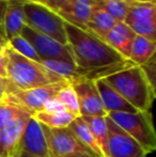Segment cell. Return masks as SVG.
I'll use <instances>...</instances> for the list:
<instances>
[{
	"mask_svg": "<svg viewBox=\"0 0 156 157\" xmlns=\"http://www.w3.org/2000/svg\"><path fill=\"white\" fill-rule=\"evenodd\" d=\"M125 18L135 21H156V6L152 2H131Z\"/></svg>",
	"mask_w": 156,
	"mask_h": 157,
	"instance_id": "obj_23",
	"label": "cell"
},
{
	"mask_svg": "<svg viewBox=\"0 0 156 157\" xmlns=\"http://www.w3.org/2000/svg\"><path fill=\"white\" fill-rule=\"evenodd\" d=\"M67 83H70V81L62 80L29 90H18L11 83L10 90L6 96L4 97V101L15 104L23 110L33 114L38 111H41L46 101L55 98L58 92Z\"/></svg>",
	"mask_w": 156,
	"mask_h": 157,
	"instance_id": "obj_6",
	"label": "cell"
},
{
	"mask_svg": "<svg viewBox=\"0 0 156 157\" xmlns=\"http://www.w3.org/2000/svg\"><path fill=\"white\" fill-rule=\"evenodd\" d=\"M23 9L25 25L63 45H67L65 21L55 11L39 1H24Z\"/></svg>",
	"mask_w": 156,
	"mask_h": 157,
	"instance_id": "obj_4",
	"label": "cell"
},
{
	"mask_svg": "<svg viewBox=\"0 0 156 157\" xmlns=\"http://www.w3.org/2000/svg\"><path fill=\"white\" fill-rule=\"evenodd\" d=\"M18 151L36 157H50L43 126L32 116L26 123L23 136L19 141Z\"/></svg>",
	"mask_w": 156,
	"mask_h": 157,
	"instance_id": "obj_11",
	"label": "cell"
},
{
	"mask_svg": "<svg viewBox=\"0 0 156 157\" xmlns=\"http://www.w3.org/2000/svg\"><path fill=\"white\" fill-rule=\"evenodd\" d=\"M6 42H8V41H0V50L3 49L4 46L6 45Z\"/></svg>",
	"mask_w": 156,
	"mask_h": 157,
	"instance_id": "obj_37",
	"label": "cell"
},
{
	"mask_svg": "<svg viewBox=\"0 0 156 157\" xmlns=\"http://www.w3.org/2000/svg\"><path fill=\"white\" fill-rule=\"evenodd\" d=\"M34 1H39V2H43V0H34Z\"/></svg>",
	"mask_w": 156,
	"mask_h": 157,
	"instance_id": "obj_41",
	"label": "cell"
},
{
	"mask_svg": "<svg viewBox=\"0 0 156 157\" xmlns=\"http://www.w3.org/2000/svg\"><path fill=\"white\" fill-rule=\"evenodd\" d=\"M70 0H43V3L45 4V6H47L49 9H51L52 11L57 12L59 9H61Z\"/></svg>",
	"mask_w": 156,
	"mask_h": 157,
	"instance_id": "obj_31",
	"label": "cell"
},
{
	"mask_svg": "<svg viewBox=\"0 0 156 157\" xmlns=\"http://www.w3.org/2000/svg\"><path fill=\"white\" fill-rule=\"evenodd\" d=\"M142 70L144 71L146 77L151 81L153 86L155 87V57H153L150 61H148L146 64L141 65Z\"/></svg>",
	"mask_w": 156,
	"mask_h": 157,
	"instance_id": "obj_30",
	"label": "cell"
},
{
	"mask_svg": "<svg viewBox=\"0 0 156 157\" xmlns=\"http://www.w3.org/2000/svg\"><path fill=\"white\" fill-rule=\"evenodd\" d=\"M135 35V32L124 21H118L115 27L105 35L103 41L125 60H128Z\"/></svg>",
	"mask_w": 156,
	"mask_h": 157,
	"instance_id": "obj_14",
	"label": "cell"
},
{
	"mask_svg": "<svg viewBox=\"0 0 156 157\" xmlns=\"http://www.w3.org/2000/svg\"><path fill=\"white\" fill-rule=\"evenodd\" d=\"M0 77L6 78V55L4 48L0 50Z\"/></svg>",
	"mask_w": 156,
	"mask_h": 157,
	"instance_id": "obj_33",
	"label": "cell"
},
{
	"mask_svg": "<svg viewBox=\"0 0 156 157\" xmlns=\"http://www.w3.org/2000/svg\"><path fill=\"white\" fill-rule=\"evenodd\" d=\"M14 157H36V156H32V155H30V154L25 153V152L18 151V152H17V153L14 155Z\"/></svg>",
	"mask_w": 156,
	"mask_h": 157,
	"instance_id": "obj_35",
	"label": "cell"
},
{
	"mask_svg": "<svg viewBox=\"0 0 156 157\" xmlns=\"http://www.w3.org/2000/svg\"><path fill=\"white\" fill-rule=\"evenodd\" d=\"M4 1H6V0H4Z\"/></svg>",
	"mask_w": 156,
	"mask_h": 157,
	"instance_id": "obj_43",
	"label": "cell"
},
{
	"mask_svg": "<svg viewBox=\"0 0 156 157\" xmlns=\"http://www.w3.org/2000/svg\"><path fill=\"white\" fill-rule=\"evenodd\" d=\"M11 87V82L8 78H2L0 77V101H3L6 96L9 90Z\"/></svg>",
	"mask_w": 156,
	"mask_h": 157,
	"instance_id": "obj_32",
	"label": "cell"
},
{
	"mask_svg": "<svg viewBox=\"0 0 156 157\" xmlns=\"http://www.w3.org/2000/svg\"><path fill=\"white\" fill-rule=\"evenodd\" d=\"M43 130L47 141L50 157H95L87 147H85L78 140L77 137L69 129V127L48 128L43 126Z\"/></svg>",
	"mask_w": 156,
	"mask_h": 157,
	"instance_id": "obj_7",
	"label": "cell"
},
{
	"mask_svg": "<svg viewBox=\"0 0 156 157\" xmlns=\"http://www.w3.org/2000/svg\"><path fill=\"white\" fill-rule=\"evenodd\" d=\"M117 23L118 21L104 9L94 4L90 17L87 21V25H86V31L92 33L98 39L103 40Z\"/></svg>",
	"mask_w": 156,
	"mask_h": 157,
	"instance_id": "obj_17",
	"label": "cell"
},
{
	"mask_svg": "<svg viewBox=\"0 0 156 157\" xmlns=\"http://www.w3.org/2000/svg\"><path fill=\"white\" fill-rule=\"evenodd\" d=\"M74 157H90V156H74Z\"/></svg>",
	"mask_w": 156,
	"mask_h": 157,
	"instance_id": "obj_40",
	"label": "cell"
},
{
	"mask_svg": "<svg viewBox=\"0 0 156 157\" xmlns=\"http://www.w3.org/2000/svg\"><path fill=\"white\" fill-rule=\"evenodd\" d=\"M25 110L8 101H0V129L12 122Z\"/></svg>",
	"mask_w": 156,
	"mask_h": 157,
	"instance_id": "obj_28",
	"label": "cell"
},
{
	"mask_svg": "<svg viewBox=\"0 0 156 157\" xmlns=\"http://www.w3.org/2000/svg\"><path fill=\"white\" fill-rule=\"evenodd\" d=\"M93 6L94 0H70L56 13L65 23L86 30Z\"/></svg>",
	"mask_w": 156,
	"mask_h": 157,
	"instance_id": "obj_13",
	"label": "cell"
},
{
	"mask_svg": "<svg viewBox=\"0 0 156 157\" xmlns=\"http://www.w3.org/2000/svg\"><path fill=\"white\" fill-rule=\"evenodd\" d=\"M24 1H34V0H24Z\"/></svg>",
	"mask_w": 156,
	"mask_h": 157,
	"instance_id": "obj_42",
	"label": "cell"
},
{
	"mask_svg": "<svg viewBox=\"0 0 156 157\" xmlns=\"http://www.w3.org/2000/svg\"><path fill=\"white\" fill-rule=\"evenodd\" d=\"M107 117L133 137L148 154L156 150V132L150 111L110 112Z\"/></svg>",
	"mask_w": 156,
	"mask_h": 157,
	"instance_id": "obj_5",
	"label": "cell"
},
{
	"mask_svg": "<svg viewBox=\"0 0 156 157\" xmlns=\"http://www.w3.org/2000/svg\"><path fill=\"white\" fill-rule=\"evenodd\" d=\"M155 50L156 44L154 40L136 34L131 44L128 60L135 65L141 66L154 57Z\"/></svg>",
	"mask_w": 156,
	"mask_h": 157,
	"instance_id": "obj_18",
	"label": "cell"
},
{
	"mask_svg": "<svg viewBox=\"0 0 156 157\" xmlns=\"http://www.w3.org/2000/svg\"><path fill=\"white\" fill-rule=\"evenodd\" d=\"M23 4L24 0H6L3 17V33L6 41L21 35L25 27Z\"/></svg>",
	"mask_w": 156,
	"mask_h": 157,
	"instance_id": "obj_16",
	"label": "cell"
},
{
	"mask_svg": "<svg viewBox=\"0 0 156 157\" xmlns=\"http://www.w3.org/2000/svg\"><path fill=\"white\" fill-rule=\"evenodd\" d=\"M21 35L31 44L41 58V61L52 59L74 63L71 49L67 45H63L56 40L36 31L27 25H25V27L23 28Z\"/></svg>",
	"mask_w": 156,
	"mask_h": 157,
	"instance_id": "obj_8",
	"label": "cell"
},
{
	"mask_svg": "<svg viewBox=\"0 0 156 157\" xmlns=\"http://www.w3.org/2000/svg\"><path fill=\"white\" fill-rule=\"evenodd\" d=\"M41 63L46 68H48L50 72L58 75L59 77L65 79V80H69L70 82L82 77L79 70L77 68V66L72 62L50 59V60H42Z\"/></svg>",
	"mask_w": 156,
	"mask_h": 157,
	"instance_id": "obj_21",
	"label": "cell"
},
{
	"mask_svg": "<svg viewBox=\"0 0 156 157\" xmlns=\"http://www.w3.org/2000/svg\"><path fill=\"white\" fill-rule=\"evenodd\" d=\"M31 116L29 112L24 111L0 129V157H14L17 153L26 123Z\"/></svg>",
	"mask_w": 156,
	"mask_h": 157,
	"instance_id": "obj_12",
	"label": "cell"
},
{
	"mask_svg": "<svg viewBox=\"0 0 156 157\" xmlns=\"http://www.w3.org/2000/svg\"><path fill=\"white\" fill-rule=\"evenodd\" d=\"M41 111L50 112V113H62V112H67V110H65L64 106L62 105V103H61L57 97L46 101V104L44 105L43 109H42Z\"/></svg>",
	"mask_w": 156,
	"mask_h": 157,
	"instance_id": "obj_29",
	"label": "cell"
},
{
	"mask_svg": "<svg viewBox=\"0 0 156 157\" xmlns=\"http://www.w3.org/2000/svg\"><path fill=\"white\" fill-rule=\"evenodd\" d=\"M0 34H1V35H2V36H4V33H3V31H2V30H1V29H0ZM4 37H6V36H4Z\"/></svg>",
	"mask_w": 156,
	"mask_h": 157,
	"instance_id": "obj_39",
	"label": "cell"
},
{
	"mask_svg": "<svg viewBox=\"0 0 156 157\" xmlns=\"http://www.w3.org/2000/svg\"><path fill=\"white\" fill-rule=\"evenodd\" d=\"M6 1L0 0V29L2 31H3V17H4V12H6Z\"/></svg>",
	"mask_w": 156,
	"mask_h": 157,
	"instance_id": "obj_34",
	"label": "cell"
},
{
	"mask_svg": "<svg viewBox=\"0 0 156 157\" xmlns=\"http://www.w3.org/2000/svg\"><path fill=\"white\" fill-rule=\"evenodd\" d=\"M108 128L109 157H146L148 153L142 147L118 126L111 119L106 117Z\"/></svg>",
	"mask_w": 156,
	"mask_h": 157,
	"instance_id": "obj_9",
	"label": "cell"
},
{
	"mask_svg": "<svg viewBox=\"0 0 156 157\" xmlns=\"http://www.w3.org/2000/svg\"><path fill=\"white\" fill-rule=\"evenodd\" d=\"M71 85L77 96L81 117H107L95 81L80 77Z\"/></svg>",
	"mask_w": 156,
	"mask_h": 157,
	"instance_id": "obj_10",
	"label": "cell"
},
{
	"mask_svg": "<svg viewBox=\"0 0 156 157\" xmlns=\"http://www.w3.org/2000/svg\"><path fill=\"white\" fill-rule=\"evenodd\" d=\"M94 4L104 9L117 21H124L128 12L129 3L122 0H94Z\"/></svg>",
	"mask_w": 156,
	"mask_h": 157,
	"instance_id": "obj_25",
	"label": "cell"
},
{
	"mask_svg": "<svg viewBox=\"0 0 156 157\" xmlns=\"http://www.w3.org/2000/svg\"><path fill=\"white\" fill-rule=\"evenodd\" d=\"M64 27L67 46L82 77L96 80L133 64L92 33L67 23Z\"/></svg>",
	"mask_w": 156,
	"mask_h": 157,
	"instance_id": "obj_1",
	"label": "cell"
},
{
	"mask_svg": "<svg viewBox=\"0 0 156 157\" xmlns=\"http://www.w3.org/2000/svg\"><path fill=\"white\" fill-rule=\"evenodd\" d=\"M32 117L43 126L48 128H67L76 119L69 112L50 113L46 111H38L32 114Z\"/></svg>",
	"mask_w": 156,
	"mask_h": 157,
	"instance_id": "obj_22",
	"label": "cell"
},
{
	"mask_svg": "<svg viewBox=\"0 0 156 157\" xmlns=\"http://www.w3.org/2000/svg\"><path fill=\"white\" fill-rule=\"evenodd\" d=\"M56 97L62 103L65 110H67L69 113H71L72 116L75 117V118L81 117L77 96H76V93H75V91H74L73 87H72L71 82L67 83V86H64V87L58 92Z\"/></svg>",
	"mask_w": 156,
	"mask_h": 157,
	"instance_id": "obj_24",
	"label": "cell"
},
{
	"mask_svg": "<svg viewBox=\"0 0 156 157\" xmlns=\"http://www.w3.org/2000/svg\"><path fill=\"white\" fill-rule=\"evenodd\" d=\"M0 41H6V39L4 36H2L1 34H0Z\"/></svg>",
	"mask_w": 156,
	"mask_h": 157,
	"instance_id": "obj_38",
	"label": "cell"
},
{
	"mask_svg": "<svg viewBox=\"0 0 156 157\" xmlns=\"http://www.w3.org/2000/svg\"><path fill=\"white\" fill-rule=\"evenodd\" d=\"M122 1L128 2V3H131V2H152V3H155V0H122Z\"/></svg>",
	"mask_w": 156,
	"mask_h": 157,
	"instance_id": "obj_36",
	"label": "cell"
},
{
	"mask_svg": "<svg viewBox=\"0 0 156 157\" xmlns=\"http://www.w3.org/2000/svg\"><path fill=\"white\" fill-rule=\"evenodd\" d=\"M69 129L77 137V139L85 145V147H87L88 149L93 153L94 156L105 157L102 150H101V147H98L95 138H94L93 135H92L91 130L89 129L88 125L86 124V122L83 121V119L81 118V117L76 118L75 120L70 124Z\"/></svg>",
	"mask_w": 156,
	"mask_h": 157,
	"instance_id": "obj_19",
	"label": "cell"
},
{
	"mask_svg": "<svg viewBox=\"0 0 156 157\" xmlns=\"http://www.w3.org/2000/svg\"><path fill=\"white\" fill-rule=\"evenodd\" d=\"M95 85L101 96L103 107L107 114L110 112H137L138 110L125 101L120 94L111 88L103 78L96 79Z\"/></svg>",
	"mask_w": 156,
	"mask_h": 157,
	"instance_id": "obj_15",
	"label": "cell"
},
{
	"mask_svg": "<svg viewBox=\"0 0 156 157\" xmlns=\"http://www.w3.org/2000/svg\"><path fill=\"white\" fill-rule=\"evenodd\" d=\"M92 135L95 138L98 147H101L105 157H109L108 151V128L106 117H81Z\"/></svg>",
	"mask_w": 156,
	"mask_h": 157,
	"instance_id": "obj_20",
	"label": "cell"
},
{
	"mask_svg": "<svg viewBox=\"0 0 156 157\" xmlns=\"http://www.w3.org/2000/svg\"><path fill=\"white\" fill-rule=\"evenodd\" d=\"M4 52L6 55V78L16 89L29 90L65 80L50 72L41 62L19 55L8 42Z\"/></svg>",
	"mask_w": 156,
	"mask_h": 157,
	"instance_id": "obj_3",
	"label": "cell"
},
{
	"mask_svg": "<svg viewBox=\"0 0 156 157\" xmlns=\"http://www.w3.org/2000/svg\"><path fill=\"white\" fill-rule=\"evenodd\" d=\"M8 44L15 52H17L21 56L26 57L28 59H31L33 61H36V62H41V58L36 54V52L32 47V45L21 35L12 37V39L8 41Z\"/></svg>",
	"mask_w": 156,
	"mask_h": 157,
	"instance_id": "obj_26",
	"label": "cell"
},
{
	"mask_svg": "<svg viewBox=\"0 0 156 157\" xmlns=\"http://www.w3.org/2000/svg\"><path fill=\"white\" fill-rule=\"evenodd\" d=\"M124 23L135 32V34L142 35L155 41L156 21H135V19L125 18Z\"/></svg>",
	"mask_w": 156,
	"mask_h": 157,
	"instance_id": "obj_27",
	"label": "cell"
},
{
	"mask_svg": "<svg viewBox=\"0 0 156 157\" xmlns=\"http://www.w3.org/2000/svg\"><path fill=\"white\" fill-rule=\"evenodd\" d=\"M103 79L138 111H150L155 98V87L141 66L131 64Z\"/></svg>",
	"mask_w": 156,
	"mask_h": 157,
	"instance_id": "obj_2",
	"label": "cell"
}]
</instances>
